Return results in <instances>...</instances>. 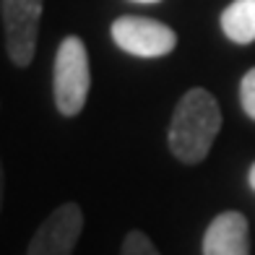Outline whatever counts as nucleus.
<instances>
[{
	"mask_svg": "<svg viewBox=\"0 0 255 255\" xmlns=\"http://www.w3.org/2000/svg\"><path fill=\"white\" fill-rule=\"evenodd\" d=\"M222 130V110L211 91L195 86L177 102L169 123V151L182 164H201Z\"/></svg>",
	"mask_w": 255,
	"mask_h": 255,
	"instance_id": "f257e3e1",
	"label": "nucleus"
},
{
	"mask_svg": "<svg viewBox=\"0 0 255 255\" xmlns=\"http://www.w3.org/2000/svg\"><path fill=\"white\" fill-rule=\"evenodd\" d=\"M91 89V68L89 52L81 37L71 34L60 42L55 55V71H52V94L55 107L63 118H76L86 107Z\"/></svg>",
	"mask_w": 255,
	"mask_h": 255,
	"instance_id": "f03ea898",
	"label": "nucleus"
},
{
	"mask_svg": "<svg viewBox=\"0 0 255 255\" xmlns=\"http://www.w3.org/2000/svg\"><path fill=\"white\" fill-rule=\"evenodd\" d=\"M42 8H44V0H0L5 50H8L10 63L18 68H26L34 60Z\"/></svg>",
	"mask_w": 255,
	"mask_h": 255,
	"instance_id": "7ed1b4c3",
	"label": "nucleus"
},
{
	"mask_svg": "<svg viewBox=\"0 0 255 255\" xmlns=\"http://www.w3.org/2000/svg\"><path fill=\"white\" fill-rule=\"evenodd\" d=\"M115 44L135 57H164L177 47V34L167 24L143 16H120L112 24Z\"/></svg>",
	"mask_w": 255,
	"mask_h": 255,
	"instance_id": "20e7f679",
	"label": "nucleus"
},
{
	"mask_svg": "<svg viewBox=\"0 0 255 255\" xmlns=\"http://www.w3.org/2000/svg\"><path fill=\"white\" fill-rule=\"evenodd\" d=\"M84 232V211L78 203H63L37 227L26 255H73Z\"/></svg>",
	"mask_w": 255,
	"mask_h": 255,
	"instance_id": "39448f33",
	"label": "nucleus"
},
{
	"mask_svg": "<svg viewBox=\"0 0 255 255\" xmlns=\"http://www.w3.org/2000/svg\"><path fill=\"white\" fill-rule=\"evenodd\" d=\"M203 255H250V227L240 211L214 216L203 235Z\"/></svg>",
	"mask_w": 255,
	"mask_h": 255,
	"instance_id": "423d86ee",
	"label": "nucleus"
},
{
	"mask_svg": "<svg viewBox=\"0 0 255 255\" xmlns=\"http://www.w3.org/2000/svg\"><path fill=\"white\" fill-rule=\"evenodd\" d=\"M222 31L235 44L255 42V0H235L222 10Z\"/></svg>",
	"mask_w": 255,
	"mask_h": 255,
	"instance_id": "0eeeda50",
	"label": "nucleus"
},
{
	"mask_svg": "<svg viewBox=\"0 0 255 255\" xmlns=\"http://www.w3.org/2000/svg\"><path fill=\"white\" fill-rule=\"evenodd\" d=\"M120 255H161L156 250V245L151 242V237H146L141 229H130L123 240Z\"/></svg>",
	"mask_w": 255,
	"mask_h": 255,
	"instance_id": "6e6552de",
	"label": "nucleus"
},
{
	"mask_svg": "<svg viewBox=\"0 0 255 255\" xmlns=\"http://www.w3.org/2000/svg\"><path fill=\"white\" fill-rule=\"evenodd\" d=\"M240 102L242 110L248 112V118L255 120V68H250L240 81Z\"/></svg>",
	"mask_w": 255,
	"mask_h": 255,
	"instance_id": "1a4fd4ad",
	"label": "nucleus"
},
{
	"mask_svg": "<svg viewBox=\"0 0 255 255\" xmlns=\"http://www.w3.org/2000/svg\"><path fill=\"white\" fill-rule=\"evenodd\" d=\"M3 198H5V172H3V161H0V211H3Z\"/></svg>",
	"mask_w": 255,
	"mask_h": 255,
	"instance_id": "9d476101",
	"label": "nucleus"
},
{
	"mask_svg": "<svg viewBox=\"0 0 255 255\" xmlns=\"http://www.w3.org/2000/svg\"><path fill=\"white\" fill-rule=\"evenodd\" d=\"M248 180H250V188L255 190V164L250 167V175H248Z\"/></svg>",
	"mask_w": 255,
	"mask_h": 255,
	"instance_id": "9b49d317",
	"label": "nucleus"
},
{
	"mask_svg": "<svg viewBox=\"0 0 255 255\" xmlns=\"http://www.w3.org/2000/svg\"><path fill=\"white\" fill-rule=\"evenodd\" d=\"M135 3H159V0H135Z\"/></svg>",
	"mask_w": 255,
	"mask_h": 255,
	"instance_id": "f8f14e48",
	"label": "nucleus"
}]
</instances>
